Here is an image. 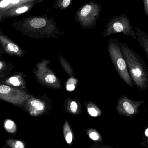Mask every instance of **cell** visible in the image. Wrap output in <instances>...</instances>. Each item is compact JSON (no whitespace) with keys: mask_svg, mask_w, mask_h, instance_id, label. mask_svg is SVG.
Wrapping results in <instances>:
<instances>
[{"mask_svg":"<svg viewBox=\"0 0 148 148\" xmlns=\"http://www.w3.org/2000/svg\"><path fill=\"white\" fill-rule=\"evenodd\" d=\"M132 81L141 91L148 88V70L141 57L127 45L119 42Z\"/></svg>","mask_w":148,"mask_h":148,"instance_id":"obj_1","label":"cell"},{"mask_svg":"<svg viewBox=\"0 0 148 148\" xmlns=\"http://www.w3.org/2000/svg\"><path fill=\"white\" fill-rule=\"evenodd\" d=\"M13 25L19 30L26 33L39 34L46 36L60 35L56 23L47 15L31 16L17 21Z\"/></svg>","mask_w":148,"mask_h":148,"instance_id":"obj_2","label":"cell"},{"mask_svg":"<svg viewBox=\"0 0 148 148\" xmlns=\"http://www.w3.org/2000/svg\"><path fill=\"white\" fill-rule=\"evenodd\" d=\"M101 10V6L99 3L92 1L83 4L77 10L75 16V21L83 29H92L96 26Z\"/></svg>","mask_w":148,"mask_h":148,"instance_id":"obj_3","label":"cell"},{"mask_svg":"<svg viewBox=\"0 0 148 148\" xmlns=\"http://www.w3.org/2000/svg\"><path fill=\"white\" fill-rule=\"evenodd\" d=\"M119 42L116 39H109L108 46L109 57L120 77L129 86L133 87V82L129 73Z\"/></svg>","mask_w":148,"mask_h":148,"instance_id":"obj_4","label":"cell"},{"mask_svg":"<svg viewBox=\"0 0 148 148\" xmlns=\"http://www.w3.org/2000/svg\"><path fill=\"white\" fill-rule=\"evenodd\" d=\"M118 33H122L124 35L137 40L130 20L126 15L113 16L106 24V28L102 35L103 36H107Z\"/></svg>","mask_w":148,"mask_h":148,"instance_id":"obj_5","label":"cell"},{"mask_svg":"<svg viewBox=\"0 0 148 148\" xmlns=\"http://www.w3.org/2000/svg\"><path fill=\"white\" fill-rule=\"evenodd\" d=\"M48 60H44L36 65L35 75L43 85L52 88L59 89L62 88L61 80L48 66Z\"/></svg>","mask_w":148,"mask_h":148,"instance_id":"obj_6","label":"cell"},{"mask_svg":"<svg viewBox=\"0 0 148 148\" xmlns=\"http://www.w3.org/2000/svg\"><path fill=\"white\" fill-rule=\"evenodd\" d=\"M25 91L10 87L0 85V99L18 106H21L31 97Z\"/></svg>","mask_w":148,"mask_h":148,"instance_id":"obj_7","label":"cell"},{"mask_svg":"<svg viewBox=\"0 0 148 148\" xmlns=\"http://www.w3.org/2000/svg\"><path fill=\"white\" fill-rule=\"evenodd\" d=\"M144 102L134 101L126 95L119 98L116 106L118 114L127 117H132L140 112L139 108Z\"/></svg>","mask_w":148,"mask_h":148,"instance_id":"obj_8","label":"cell"},{"mask_svg":"<svg viewBox=\"0 0 148 148\" xmlns=\"http://www.w3.org/2000/svg\"><path fill=\"white\" fill-rule=\"evenodd\" d=\"M24 105L25 109L33 116L41 115L46 110V105L44 102L31 97Z\"/></svg>","mask_w":148,"mask_h":148,"instance_id":"obj_9","label":"cell"},{"mask_svg":"<svg viewBox=\"0 0 148 148\" xmlns=\"http://www.w3.org/2000/svg\"><path fill=\"white\" fill-rule=\"evenodd\" d=\"M40 3L37 1L30 2L18 6H14L4 12V18L12 17L22 14L29 11L36 3Z\"/></svg>","mask_w":148,"mask_h":148,"instance_id":"obj_10","label":"cell"},{"mask_svg":"<svg viewBox=\"0 0 148 148\" xmlns=\"http://www.w3.org/2000/svg\"><path fill=\"white\" fill-rule=\"evenodd\" d=\"M0 42L7 53L10 56H21L23 51L15 43L3 35H0Z\"/></svg>","mask_w":148,"mask_h":148,"instance_id":"obj_11","label":"cell"},{"mask_svg":"<svg viewBox=\"0 0 148 148\" xmlns=\"http://www.w3.org/2000/svg\"><path fill=\"white\" fill-rule=\"evenodd\" d=\"M64 109L68 113L73 115H78L81 112V106L79 100L67 98L63 104Z\"/></svg>","mask_w":148,"mask_h":148,"instance_id":"obj_12","label":"cell"},{"mask_svg":"<svg viewBox=\"0 0 148 148\" xmlns=\"http://www.w3.org/2000/svg\"><path fill=\"white\" fill-rule=\"evenodd\" d=\"M44 0H0V11H5L16 6L30 2L37 1L41 3Z\"/></svg>","mask_w":148,"mask_h":148,"instance_id":"obj_13","label":"cell"},{"mask_svg":"<svg viewBox=\"0 0 148 148\" xmlns=\"http://www.w3.org/2000/svg\"><path fill=\"white\" fill-rule=\"evenodd\" d=\"M135 33L137 40L140 44L148 56V36L146 33L139 28H135Z\"/></svg>","mask_w":148,"mask_h":148,"instance_id":"obj_14","label":"cell"},{"mask_svg":"<svg viewBox=\"0 0 148 148\" xmlns=\"http://www.w3.org/2000/svg\"><path fill=\"white\" fill-rule=\"evenodd\" d=\"M63 134L66 143L71 145L74 140V134L67 121L64 122L63 126Z\"/></svg>","mask_w":148,"mask_h":148,"instance_id":"obj_15","label":"cell"},{"mask_svg":"<svg viewBox=\"0 0 148 148\" xmlns=\"http://www.w3.org/2000/svg\"><path fill=\"white\" fill-rule=\"evenodd\" d=\"M59 61L61 62V65L62 66L64 70L68 75L71 77L75 78V76L74 73V70L71 68L69 63L66 60V59L63 58V56L61 55L59 56Z\"/></svg>","mask_w":148,"mask_h":148,"instance_id":"obj_16","label":"cell"},{"mask_svg":"<svg viewBox=\"0 0 148 148\" xmlns=\"http://www.w3.org/2000/svg\"><path fill=\"white\" fill-rule=\"evenodd\" d=\"M88 112L93 117H98L101 115V110L98 106L92 102H89L87 106Z\"/></svg>","mask_w":148,"mask_h":148,"instance_id":"obj_17","label":"cell"},{"mask_svg":"<svg viewBox=\"0 0 148 148\" xmlns=\"http://www.w3.org/2000/svg\"><path fill=\"white\" fill-rule=\"evenodd\" d=\"M73 0H55L53 8L55 9H59L63 10L67 9L70 7Z\"/></svg>","mask_w":148,"mask_h":148,"instance_id":"obj_18","label":"cell"},{"mask_svg":"<svg viewBox=\"0 0 148 148\" xmlns=\"http://www.w3.org/2000/svg\"><path fill=\"white\" fill-rule=\"evenodd\" d=\"M87 134L89 138L94 141L98 142L103 141L101 134L97 130L94 129H89L87 130Z\"/></svg>","mask_w":148,"mask_h":148,"instance_id":"obj_19","label":"cell"},{"mask_svg":"<svg viewBox=\"0 0 148 148\" xmlns=\"http://www.w3.org/2000/svg\"><path fill=\"white\" fill-rule=\"evenodd\" d=\"M5 143L9 148H25L24 143L18 140L10 139L6 141Z\"/></svg>","mask_w":148,"mask_h":148,"instance_id":"obj_20","label":"cell"},{"mask_svg":"<svg viewBox=\"0 0 148 148\" xmlns=\"http://www.w3.org/2000/svg\"><path fill=\"white\" fill-rule=\"evenodd\" d=\"M4 127L10 133H14L16 130V127L14 122L10 120H7L4 122Z\"/></svg>","mask_w":148,"mask_h":148,"instance_id":"obj_21","label":"cell"},{"mask_svg":"<svg viewBox=\"0 0 148 148\" xmlns=\"http://www.w3.org/2000/svg\"><path fill=\"white\" fill-rule=\"evenodd\" d=\"M78 81L76 80V78L71 77L68 80L66 85V88L67 90L69 91H73L75 89L76 86L75 84H77Z\"/></svg>","mask_w":148,"mask_h":148,"instance_id":"obj_22","label":"cell"},{"mask_svg":"<svg viewBox=\"0 0 148 148\" xmlns=\"http://www.w3.org/2000/svg\"><path fill=\"white\" fill-rule=\"evenodd\" d=\"M8 82L16 87H18L21 85V79L18 76L12 77L9 79Z\"/></svg>","mask_w":148,"mask_h":148,"instance_id":"obj_23","label":"cell"},{"mask_svg":"<svg viewBox=\"0 0 148 148\" xmlns=\"http://www.w3.org/2000/svg\"><path fill=\"white\" fill-rule=\"evenodd\" d=\"M143 2L144 13L148 16V0H143Z\"/></svg>","mask_w":148,"mask_h":148,"instance_id":"obj_24","label":"cell"},{"mask_svg":"<svg viewBox=\"0 0 148 148\" xmlns=\"http://www.w3.org/2000/svg\"><path fill=\"white\" fill-rule=\"evenodd\" d=\"M5 68V64L3 62L0 61V73L2 72Z\"/></svg>","mask_w":148,"mask_h":148,"instance_id":"obj_25","label":"cell"},{"mask_svg":"<svg viewBox=\"0 0 148 148\" xmlns=\"http://www.w3.org/2000/svg\"><path fill=\"white\" fill-rule=\"evenodd\" d=\"M4 19V12L3 11H0V23L1 21Z\"/></svg>","mask_w":148,"mask_h":148,"instance_id":"obj_26","label":"cell"},{"mask_svg":"<svg viewBox=\"0 0 148 148\" xmlns=\"http://www.w3.org/2000/svg\"><path fill=\"white\" fill-rule=\"evenodd\" d=\"M96 148H112L108 146H100V147H97Z\"/></svg>","mask_w":148,"mask_h":148,"instance_id":"obj_27","label":"cell"},{"mask_svg":"<svg viewBox=\"0 0 148 148\" xmlns=\"http://www.w3.org/2000/svg\"><path fill=\"white\" fill-rule=\"evenodd\" d=\"M145 135L146 136V137H148V129H146V130H145Z\"/></svg>","mask_w":148,"mask_h":148,"instance_id":"obj_28","label":"cell"}]
</instances>
